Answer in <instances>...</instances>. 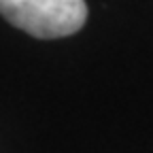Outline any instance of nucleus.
I'll return each mask as SVG.
<instances>
[{
  "label": "nucleus",
  "instance_id": "nucleus-1",
  "mask_svg": "<svg viewBox=\"0 0 153 153\" xmlns=\"http://www.w3.org/2000/svg\"><path fill=\"white\" fill-rule=\"evenodd\" d=\"M2 17L36 38H62L79 32L87 19L85 0H0Z\"/></svg>",
  "mask_w": 153,
  "mask_h": 153
}]
</instances>
